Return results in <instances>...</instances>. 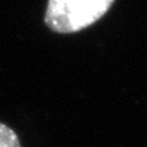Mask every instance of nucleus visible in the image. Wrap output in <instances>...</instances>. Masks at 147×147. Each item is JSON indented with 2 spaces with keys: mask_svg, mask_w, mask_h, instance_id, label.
I'll use <instances>...</instances> for the list:
<instances>
[{
  "mask_svg": "<svg viewBox=\"0 0 147 147\" xmlns=\"http://www.w3.org/2000/svg\"><path fill=\"white\" fill-rule=\"evenodd\" d=\"M115 0H48L44 22L55 33H76L100 20Z\"/></svg>",
  "mask_w": 147,
  "mask_h": 147,
  "instance_id": "f257e3e1",
  "label": "nucleus"
},
{
  "mask_svg": "<svg viewBox=\"0 0 147 147\" xmlns=\"http://www.w3.org/2000/svg\"><path fill=\"white\" fill-rule=\"evenodd\" d=\"M0 147H21L17 134L4 123H0Z\"/></svg>",
  "mask_w": 147,
  "mask_h": 147,
  "instance_id": "f03ea898",
  "label": "nucleus"
}]
</instances>
